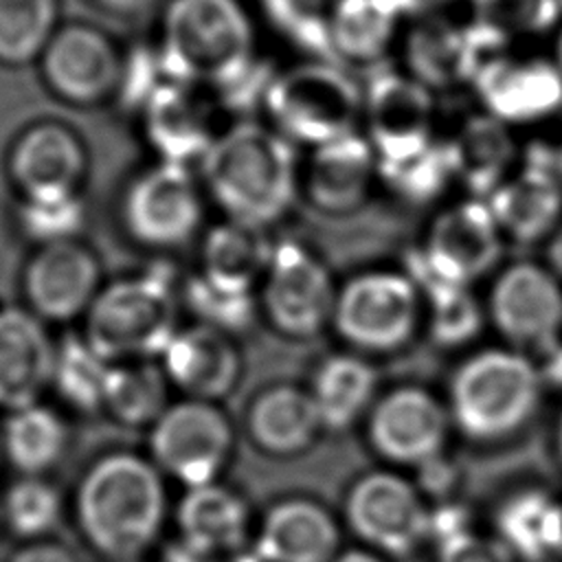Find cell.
<instances>
[{
	"instance_id": "1",
	"label": "cell",
	"mask_w": 562,
	"mask_h": 562,
	"mask_svg": "<svg viewBox=\"0 0 562 562\" xmlns=\"http://www.w3.org/2000/svg\"><path fill=\"white\" fill-rule=\"evenodd\" d=\"M72 518L83 542L105 560H138L167 520V487L149 457L105 452L77 481Z\"/></svg>"
},
{
	"instance_id": "2",
	"label": "cell",
	"mask_w": 562,
	"mask_h": 562,
	"mask_svg": "<svg viewBox=\"0 0 562 562\" xmlns=\"http://www.w3.org/2000/svg\"><path fill=\"white\" fill-rule=\"evenodd\" d=\"M200 178L226 220L263 231L294 200L296 156L281 132L246 121L217 134Z\"/></svg>"
},
{
	"instance_id": "3",
	"label": "cell",
	"mask_w": 562,
	"mask_h": 562,
	"mask_svg": "<svg viewBox=\"0 0 562 562\" xmlns=\"http://www.w3.org/2000/svg\"><path fill=\"white\" fill-rule=\"evenodd\" d=\"M158 50L176 81L220 90L255 66L252 24L239 0H169Z\"/></svg>"
},
{
	"instance_id": "4",
	"label": "cell",
	"mask_w": 562,
	"mask_h": 562,
	"mask_svg": "<svg viewBox=\"0 0 562 562\" xmlns=\"http://www.w3.org/2000/svg\"><path fill=\"white\" fill-rule=\"evenodd\" d=\"M542 389L544 382L531 358L514 349H483L452 373L450 419L474 441H501L533 417Z\"/></svg>"
},
{
	"instance_id": "5",
	"label": "cell",
	"mask_w": 562,
	"mask_h": 562,
	"mask_svg": "<svg viewBox=\"0 0 562 562\" xmlns=\"http://www.w3.org/2000/svg\"><path fill=\"white\" fill-rule=\"evenodd\" d=\"M180 285L167 272L121 277L101 288L83 336L110 362L158 360L180 327Z\"/></svg>"
},
{
	"instance_id": "6",
	"label": "cell",
	"mask_w": 562,
	"mask_h": 562,
	"mask_svg": "<svg viewBox=\"0 0 562 562\" xmlns=\"http://www.w3.org/2000/svg\"><path fill=\"white\" fill-rule=\"evenodd\" d=\"M263 99L281 134L316 147L353 134L364 108L353 79L323 61L301 64L270 79Z\"/></svg>"
},
{
	"instance_id": "7",
	"label": "cell",
	"mask_w": 562,
	"mask_h": 562,
	"mask_svg": "<svg viewBox=\"0 0 562 562\" xmlns=\"http://www.w3.org/2000/svg\"><path fill=\"white\" fill-rule=\"evenodd\" d=\"M147 430V457L184 490L220 481L233 457V424L217 402L180 397Z\"/></svg>"
},
{
	"instance_id": "8",
	"label": "cell",
	"mask_w": 562,
	"mask_h": 562,
	"mask_svg": "<svg viewBox=\"0 0 562 562\" xmlns=\"http://www.w3.org/2000/svg\"><path fill=\"white\" fill-rule=\"evenodd\" d=\"M422 310V292L408 272L373 270L338 290L331 325L353 349L389 353L415 336Z\"/></svg>"
},
{
	"instance_id": "9",
	"label": "cell",
	"mask_w": 562,
	"mask_h": 562,
	"mask_svg": "<svg viewBox=\"0 0 562 562\" xmlns=\"http://www.w3.org/2000/svg\"><path fill=\"white\" fill-rule=\"evenodd\" d=\"M202 184L191 167L158 160L125 187L121 222L130 239L149 250L187 246L202 228Z\"/></svg>"
},
{
	"instance_id": "10",
	"label": "cell",
	"mask_w": 562,
	"mask_h": 562,
	"mask_svg": "<svg viewBox=\"0 0 562 562\" xmlns=\"http://www.w3.org/2000/svg\"><path fill=\"white\" fill-rule=\"evenodd\" d=\"M261 285V310L279 334L312 338L331 323L338 290L327 268L303 246H272Z\"/></svg>"
},
{
	"instance_id": "11",
	"label": "cell",
	"mask_w": 562,
	"mask_h": 562,
	"mask_svg": "<svg viewBox=\"0 0 562 562\" xmlns=\"http://www.w3.org/2000/svg\"><path fill=\"white\" fill-rule=\"evenodd\" d=\"M430 512L413 483L393 472H369L345 501L351 531L380 555H408L430 531Z\"/></svg>"
},
{
	"instance_id": "12",
	"label": "cell",
	"mask_w": 562,
	"mask_h": 562,
	"mask_svg": "<svg viewBox=\"0 0 562 562\" xmlns=\"http://www.w3.org/2000/svg\"><path fill=\"white\" fill-rule=\"evenodd\" d=\"M103 288L101 263L79 239L37 246L22 270V305L46 325L88 314Z\"/></svg>"
},
{
	"instance_id": "13",
	"label": "cell",
	"mask_w": 562,
	"mask_h": 562,
	"mask_svg": "<svg viewBox=\"0 0 562 562\" xmlns=\"http://www.w3.org/2000/svg\"><path fill=\"white\" fill-rule=\"evenodd\" d=\"M37 61L48 90L83 108L114 97L123 72V55L110 35L83 22L59 26Z\"/></svg>"
},
{
	"instance_id": "14",
	"label": "cell",
	"mask_w": 562,
	"mask_h": 562,
	"mask_svg": "<svg viewBox=\"0 0 562 562\" xmlns=\"http://www.w3.org/2000/svg\"><path fill=\"white\" fill-rule=\"evenodd\" d=\"M450 411L430 391L400 386L378 397L367 413L371 448L400 465L432 463L450 432Z\"/></svg>"
},
{
	"instance_id": "15",
	"label": "cell",
	"mask_w": 562,
	"mask_h": 562,
	"mask_svg": "<svg viewBox=\"0 0 562 562\" xmlns=\"http://www.w3.org/2000/svg\"><path fill=\"white\" fill-rule=\"evenodd\" d=\"M7 169L20 200L75 198L88 173V149L66 123L37 121L13 140Z\"/></svg>"
},
{
	"instance_id": "16",
	"label": "cell",
	"mask_w": 562,
	"mask_h": 562,
	"mask_svg": "<svg viewBox=\"0 0 562 562\" xmlns=\"http://www.w3.org/2000/svg\"><path fill=\"white\" fill-rule=\"evenodd\" d=\"M487 314L507 342L540 351L560 340L562 285L551 270L538 263H514L496 277Z\"/></svg>"
},
{
	"instance_id": "17",
	"label": "cell",
	"mask_w": 562,
	"mask_h": 562,
	"mask_svg": "<svg viewBox=\"0 0 562 562\" xmlns=\"http://www.w3.org/2000/svg\"><path fill=\"white\" fill-rule=\"evenodd\" d=\"M501 250V228L490 206L468 200L430 224L419 259L435 277L470 288L496 266Z\"/></svg>"
},
{
	"instance_id": "18",
	"label": "cell",
	"mask_w": 562,
	"mask_h": 562,
	"mask_svg": "<svg viewBox=\"0 0 562 562\" xmlns=\"http://www.w3.org/2000/svg\"><path fill=\"white\" fill-rule=\"evenodd\" d=\"M364 110L378 165L406 160L432 143V99L417 79L400 72L378 75L367 90Z\"/></svg>"
},
{
	"instance_id": "19",
	"label": "cell",
	"mask_w": 562,
	"mask_h": 562,
	"mask_svg": "<svg viewBox=\"0 0 562 562\" xmlns=\"http://www.w3.org/2000/svg\"><path fill=\"white\" fill-rule=\"evenodd\" d=\"M158 362L171 389L189 400L220 404L241 378V353L233 336L202 323L178 327Z\"/></svg>"
},
{
	"instance_id": "20",
	"label": "cell",
	"mask_w": 562,
	"mask_h": 562,
	"mask_svg": "<svg viewBox=\"0 0 562 562\" xmlns=\"http://www.w3.org/2000/svg\"><path fill=\"white\" fill-rule=\"evenodd\" d=\"M503 42L505 35L481 22L461 29L432 18L413 29L406 61L413 79L426 88H443L461 79H474L490 59L498 57Z\"/></svg>"
},
{
	"instance_id": "21",
	"label": "cell",
	"mask_w": 562,
	"mask_h": 562,
	"mask_svg": "<svg viewBox=\"0 0 562 562\" xmlns=\"http://www.w3.org/2000/svg\"><path fill=\"white\" fill-rule=\"evenodd\" d=\"M176 529V544L198 560L241 553L255 536L246 498L220 481L184 490Z\"/></svg>"
},
{
	"instance_id": "22",
	"label": "cell",
	"mask_w": 562,
	"mask_h": 562,
	"mask_svg": "<svg viewBox=\"0 0 562 562\" xmlns=\"http://www.w3.org/2000/svg\"><path fill=\"white\" fill-rule=\"evenodd\" d=\"M57 340L24 305H0V408L42 402L50 391Z\"/></svg>"
},
{
	"instance_id": "23",
	"label": "cell",
	"mask_w": 562,
	"mask_h": 562,
	"mask_svg": "<svg viewBox=\"0 0 562 562\" xmlns=\"http://www.w3.org/2000/svg\"><path fill=\"white\" fill-rule=\"evenodd\" d=\"M143 134L158 160L191 167L202 162L217 134L200 88L169 81L140 110Z\"/></svg>"
},
{
	"instance_id": "24",
	"label": "cell",
	"mask_w": 562,
	"mask_h": 562,
	"mask_svg": "<svg viewBox=\"0 0 562 562\" xmlns=\"http://www.w3.org/2000/svg\"><path fill=\"white\" fill-rule=\"evenodd\" d=\"M252 553L261 562H331L340 553V529L321 503L285 498L263 514Z\"/></svg>"
},
{
	"instance_id": "25",
	"label": "cell",
	"mask_w": 562,
	"mask_h": 562,
	"mask_svg": "<svg viewBox=\"0 0 562 562\" xmlns=\"http://www.w3.org/2000/svg\"><path fill=\"white\" fill-rule=\"evenodd\" d=\"M472 81L487 112L503 123L536 121L562 105V72L542 59L516 61L498 55Z\"/></svg>"
},
{
	"instance_id": "26",
	"label": "cell",
	"mask_w": 562,
	"mask_h": 562,
	"mask_svg": "<svg viewBox=\"0 0 562 562\" xmlns=\"http://www.w3.org/2000/svg\"><path fill=\"white\" fill-rule=\"evenodd\" d=\"M558 160L533 151L527 165L507 182H501L487 206L509 237L529 244L553 231L562 215V180Z\"/></svg>"
},
{
	"instance_id": "27",
	"label": "cell",
	"mask_w": 562,
	"mask_h": 562,
	"mask_svg": "<svg viewBox=\"0 0 562 562\" xmlns=\"http://www.w3.org/2000/svg\"><path fill=\"white\" fill-rule=\"evenodd\" d=\"M375 151L369 140L349 134L318 145L305 171V191L310 202L323 213H351L369 193Z\"/></svg>"
},
{
	"instance_id": "28",
	"label": "cell",
	"mask_w": 562,
	"mask_h": 562,
	"mask_svg": "<svg viewBox=\"0 0 562 562\" xmlns=\"http://www.w3.org/2000/svg\"><path fill=\"white\" fill-rule=\"evenodd\" d=\"M246 428L261 452L294 457L314 443L323 424L310 391L274 384L263 389L248 406Z\"/></svg>"
},
{
	"instance_id": "29",
	"label": "cell",
	"mask_w": 562,
	"mask_h": 562,
	"mask_svg": "<svg viewBox=\"0 0 562 562\" xmlns=\"http://www.w3.org/2000/svg\"><path fill=\"white\" fill-rule=\"evenodd\" d=\"M0 443L2 461L18 476H46L66 457L70 428L57 408L35 402L7 413L0 426Z\"/></svg>"
},
{
	"instance_id": "30",
	"label": "cell",
	"mask_w": 562,
	"mask_h": 562,
	"mask_svg": "<svg viewBox=\"0 0 562 562\" xmlns=\"http://www.w3.org/2000/svg\"><path fill=\"white\" fill-rule=\"evenodd\" d=\"M272 246L261 228L224 220L206 231L200 246L198 274L231 292H252L263 279Z\"/></svg>"
},
{
	"instance_id": "31",
	"label": "cell",
	"mask_w": 562,
	"mask_h": 562,
	"mask_svg": "<svg viewBox=\"0 0 562 562\" xmlns=\"http://www.w3.org/2000/svg\"><path fill=\"white\" fill-rule=\"evenodd\" d=\"M310 395L323 428L342 430L371 411L375 369L356 353H334L318 364Z\"/></svg>"
},
{
	"instance_id": "32",
	"label": "cell",
	"mask_w": 562,
	"mask_h": 562,
	"mask_svg": "<svg viewBox=\"0 0 562 562\" xmlns=\"http://www.w3.org/2000/svg\"><path fill=\"white\" fill-rule=\"evenodd\" d=\"M448 145L454 178L476 195H492L514 160V140L492 114L470 116Z\"/></svg>"
},
{
	"instance_id": "33",
	"label": "cell",
	"mask_w": 562,
	"mask_h": 562,
	"mask_svg": "<svg viewBox=\"0 0 562 562\" xmlns=\"http://www.w3.org/2000/svg\"><path fill=\"white\" fill-rule=\"evenodd\" d=\"M171 384L158 360L112 362L103 413L125 428H149L169 402Z\"/></svg>"
},
{
	"instance_id": "34",
	"label": "cell",
	"mask_w": 562,
	"mask_h": 562,
	"mask_svg": "<svg viewBox=\"0 0 562 562\" xmlns=\"http://www.w3.org/2000/svg\"><path fill=\"white\" fill-rule=\"evenodd\" d=\"M496 527L516 558L544 560L562 551V505L547 492L514 494L503 503Z\"/></svg>"
},
{
	"instance_id": "35",
	"label": "cell",
	"mask_w": 562,
	"mask_h": 562,
	"mask_svg": "<svg viewBox=\"0 0 562 562\" xmlns=\"http://www.w3.org/2000/svg\"><path fill=\"white\" fill-rule=\"evenodd\" d=\"M408 277L417 283L422 299L428 307V331L435 342L443 347H457L472 340L481 325L483 312L470 288L448 283L435 277L419 255L411 257Z\"/></svg>"
},
{
	"instance_id": "36",
	"label": "cell",
	"mask_w": 562,
	"mask_h": 562,
	"mask_svg": "<svg viewBox=\"0 0 562 562\" xmlns=\"http://www.w3.org/2000/svg\"><path fill=\"white\" fill-rule=\"evenodd\" d=\"M397 15L393 0H340L331 22V53L356 64L378 59L393 37Z\"/></svg>"
},
{
	"instance_id": "37",
	"label": "cell",
	"mask_w": 562,
	"mask_h": 562,
	"mask_svg": "<svg viewBox=\"0 0 562 562\" xmlns=\"http://www.w3.org/2000/svg\"><path fill=\"white\" fill-rule=\"evenodd\" d=\"M110 367L112 362L105 360L83 334L66 336L57 340L50 389L68 408L77 413H103Z\"/></svg>"
},
{
	"instance_id": "38",
	"label": "cell",
	"mask_w": 562,
	"mask_h": 562,
	"mask_svg": "<svg viewBox=\"0 0 562 562\" xmlns=\"http://www.w3.org/2000/svg\"><path fill=\"white\" fill-rule=\"evenodd\" d=\"M57 0H0V64L24 66L42 57L59 29Z\"/></svg>"
},
{
	"instance_id": "39",
	"label": "cell",
	"mask_w": 562,
	"mask_h": 562,
	"mask_svg": "<svg viewBox=\"0 0 562 562\" xmlns=\"http://www.w3.org/2000/svg\"><path fill=\"white\" fill-rule=\"evenodd\" d=\"M61 512V494L46 476H18L0 496L2 525L24 542L48 538Z\"/></svg>"
},
{
	"instance_id": "40",
	"label": "cell",
	"mask_w": 562,
	"mask_h": 562,
	"mask_svg": "<svg viewBox=\"0 0 562 562\" xmlns=\"http://www.w3.org/2000/svg\"><path fill=\"white\" fill-rule=\"evenodd\" d=\"M378 169L393 191L417 204L435 200L454 178L450 145L435 140L419 154L393 165H378Z\"/></svg>"
},
{
	"instance_id": "41",
	"label": "cell",
	"mask_w": 562,
	"mask_h": 562,
	"mask_svg": "<svg viewBox=\"0 0 562 562\" xmlns=\"http://www.w3.org/2000/svg\"><path fill=\"white\" fill-rule=\"evenodd\" d=\"M180 299L193 314V323L235 334L252 323L257 301L252 292H231L211 285L198 272L180 285Z\"/></svg>"
},
{
	"instance_id": "42",
	"label": "cell",
	"mask_w": 562,
	"mask_h": 562,
	"mask_svg": "<svg viewBox=\"0 0 562 562\" xmlns=\"http://www.w3.org/2000/svg\"><path fill=\"white\" fill-rule=\"evenodd\" d=\"M270 22L299 46L331 55L329 35L340 0H261Z\"/></svg>"
},
{
	"instance_id": "43",
	"label": "cell",
	"mask_w": 562,
	"mask_h": 562,
	"mask_svg": "<svg viewBox=\"0 0 562 562\" xmlns=\"http://www.w3.org/2000/svg\"><path fill=\"white\" fill-rule=\"evenodd\" d=\"M20 233L35 246H46L55 241L77 239L86 209L81 195L57 198V200H20L18 206Z\"/></svg>"
},
{
	"instance_id": "44",
	"label": "cell",
	"mask_w": 562,
	"mask_h": 562,
	"mask_svg": "<svg viewBox=\"0 0 562 562\" xmlns=\"http://www.w3.org/2000/svg\"><path fill=\"white\" fill-rule=\"evenodd\" d=\"M476 22L509 37L516 33H542L555 24L560 0H472Z\"/></svg>"
},
{
	"instance_id": "45",
	"label": "cell",
	"mask_w": 562,
	"mask_h": 562,
	"mask_svg": "<svg viewBox=\"0 0 562 562\" xmlns=\"http://www.w3.org/2000/svg\"><path fill=\"white\" fill-rule=\"evenodd\" d=\"M169 81H176L158 50V46H136L123 55V72L116 97L127 110H143V105Z\"/></svg>"
},
{
	"instance_id": "46",
	"label": "cell",
	"mask_w": 562,
	"mask_h": 562,
	"mask_svg": "<svg viewBox=\"0 0 562 562\" xmlns=\"http://www.w3.org/2000/svg\"><path fill=\"white\" fill-rule=\"evenodd\" d=\"M437 562H516V555L498 536L461 529L439 542Z\"/></svg>"
},
{
	"instance_id": "47",
	"label": "cell",
	"mask_w": 562,
	"mask_h": 562,
	"mask_svg": "<svg viewBox=\"0 0 562 562\" xmlns=\"http://www.w3.org/2000/svg\"><path fill=\"white\" fill-rule=\"evenodd\" d=\"M7 562H79L77 555L61 542L42 538L24 542L20 549H15Z\"/></svg>"
},
{
	"instance_id": "48",
	"label": "cell",
	"mask_w": 562,
	"mask_h": 562,
	"mask_svg": "<svg viewBox=\"0 0 562 562\" xmlns=\"http://www.w3.org/2000/svg\"><path fill=\"white\" fill-rule=\"evenodd\" d=\"M538 353L542 356V360L536 362L542 382L562 386V342L555 340V342L547 345L544 349H540Z\"/></svg>"
},
{
	"instance_id": "49",
	"label": "cell",
	"mask_w": 562,
	"mask_h": 562,
	"mask_svg": "<svg viewBox=\"0 0 562 562\" xmlns=\"http://www.w3.org/2000/svg\"><path fill=\"white\" fill-rule=\"evenodd\" d=\"M103 11L114 15H138L147 11L154 0H94Z\"/></svg>"
},
{
	"instance_id": "50",
	"label": "cell",
	"mask_w": 562,
	"mask_h": 562,
	"mask_svg": "<svg viewBox=\"0 0 562 562\" xmlns=\"http://www.w3.org/2000/svg\"><path fill=\"white\" fill-rule=\"evenodd\" d=\"M173 562H261L252 551H241V553H233V555H224V558H211V560H198L193 555H189L187 551L178 549Z\"/></svg>"
},
{
	"instance_id": "51",
	"label": "cell",
	"mask_w": 562,
	"mask_h": 562,
	"mask_svg": "<svg viewBox=\"0 0 562 562\" xmlns=\"http://www.w3.org/2000/svg\"><path fill=\"white\" fill-rule=\"evenodd\" d=\"M331 562H384V558L371 549H349L340 551Z\"/></svg>"
},
{
	"instance_id": "52",
	"label": "cell",
	"mask_w": 562,
	"mask_h": 562,
	"mask_svg": "<svg viewBox=\"0 0 562 562\" xmlns=\"http://www.w3.org/2000/svg\"><path fill=\"white\" fill-rule=\"evenodd\" d=\"M446 2L448 0H393L400 13H422V11L437 9L439 4H446Z\"/></svg>"
},
{
	"instance_id": "53",
	"label": "cell",
	"mask_w": 562,
	"mask_h": 562,
	"mask_svg": "<svg viewBox=\"0 0 562 562\" xmlns=\"http://www.w3.org/2000/svg\"><path fill=\"white\" fill-rule=\"evenodd\" d=\"M547 259H549L551 272L555 277H562V228L553 235V239L549 244V250H547Z\"/></svg>"
},
{
	"instance_id": "54",
	"label": "cell",
	"mask_w": 562,
	"mask_h": 562,
	"mask_svg": "<svg viewBox=\"0 0 562 562\" xmlns=\"http://www.w3.org/2000/svg\"><path fill=\"white\" fill-rule=\"evenodd\" d=\"M558 61H560V72H562V40H560V46H558Z\"/></svg>"
},
{
	"instance_id": "55",
	"label": "cell",
	"mask_w": 562,
	"mask_h": 562,
	"mask_svg": "<svg viewBox=\"0 0 562 562\" xmlns=\"http://www.w3.org/2000/svg\"><path fill=\"white\" fill-rule=\"evenodd\" d=\"M558 446H560V452H562V419H560V428H558Z\"/></svg>"
},
{
	"instance_id": "56",
	"label": "cell",
	"mask_w": 562,
	"mask_h": 562,
	"mask_svg": "<svg viewBox=\"0 0 562 562\" xmlns=\"http://www.w3.org/2000/svg\"><path fill=\"white\" fill-rule=\"evenodd\" d=\"M558 169H560V176H562V151H560V156H558Z\"/></svg>"
},
{
	"instance_id": "57",
	"label": "cell",
	"mask_w": 562,
	"mask_h": 562,
	"mask_svg": "<svg viewBox=\"0 0 562 562\" xmlns=\"http://www.w3.org/2000/svg\"><path fill=\"white\" fill-rule=\"evenodd\" d=\"M0 463H2V443H0Z\"/></svg>"
},
{
	"instance_id": "58",
	"label": "cell",
	"mask_w": 562,
	"mask_h": 562,
	"mask_svg": "<svg viewBox=\"0 0 562 562\" xmlns=\"http://www.w3.org/2000/svg\"><path fill=\"white\" fill-rule=\"evenodd\" d=\"M127 562H138V560H127Z\"/></svg>"
},
{
	"instance_id": "59",
	"label": "cell",
	"mask_w": 562,
	"mask_h": 562,
	"mask_svg": "<svg viewBox=\"0 0 562 562\" xmlns=\"http://www.w3.org/2000/svg\"><path fill=\"white\" fill-rule=\"evenodd\" d=\"M0 525H2V518H0Z\"/></svg>"
}]
</instances>
